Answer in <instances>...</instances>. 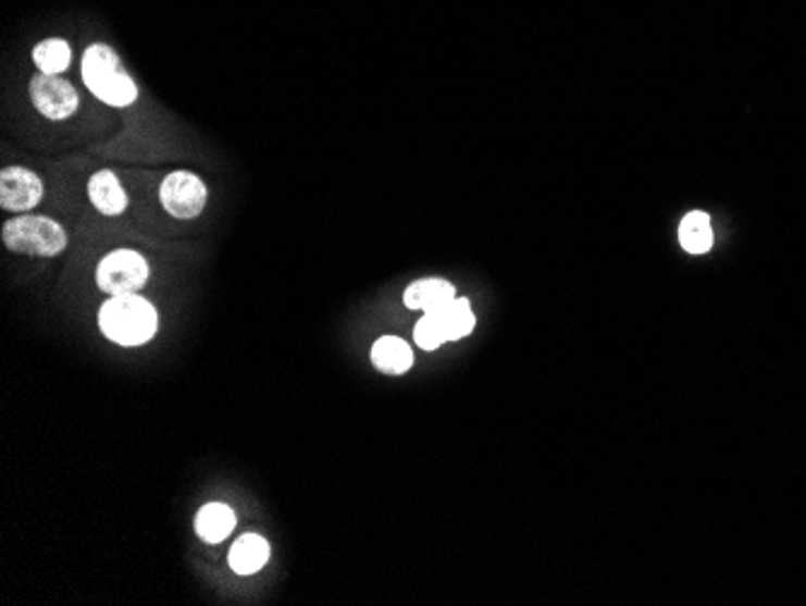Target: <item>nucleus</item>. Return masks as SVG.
I'll list each match as a JSON object with an SVG mask.
<instances>
[{"instance_id":"0eeeda50","label":"nucleus","mask_w":806,"mask_h":606,"mask_svg":"<svg viewBox=\"0 0 806 606\" xmlns=\"http://www.w3.org/2000/svg\"><path fill=\"white\" fill-rule=\"evenodd\" d=\"M44 198V182L37 172L27 168H5L0 172V206L8 213H32Z\"/></svg>"},{"instance_id":"ddd939ff","label":"nucleus","mask_w":806,"mask_h":606,"mask_svg":"<svg viewBox=\"0 0 806 606\" xmlns=\"http://www.w3.org/2000/svg\"><path fill=\"white\" fill-rule=\"evenodd\" d=\"M437 324L442 329V336L449 344V341H459L471 336L473 329H476V314L471 310V302L467 297H455V300L447 302L439 310H433Z\"/></svg>"},{"instance_id":"f257e3e1","label":"nucleus","mask_w":806,"mask_h":606,"mask_svg":"<svg viewBox=\"0 0 806 606\" xmlns=\"http://www.w3.org/2000/svg\"><path fill=\"white\" fill-rule=\"evenodd\" d=\"M80 75L87 90H90L99 102L114 109H126L131 104H136L138 85L124 69V61H121L112 44L107 41L87 44L80 59Z\"/></svg>"},{"instance_id":"1a4fd4ad","label":"nucleus","mask_w":806,"mask_h":606,"mask_svg":"<svg viewBox=\"0 0 806 606\" xmlns=\"http://www.w3.org/2000/svg\"><path fill=\"white\" fill-rule=\"evenodd\" d=\"M457 297V288L445 279H421L404 293V305L413 312H433Z\"/></svg>"},{"instance_id":"f03ea898","label":"nucleus","mask_w":806,"mask_h":606,"mask_svg":"<svg viewBox=\"0 0 806 606\" xmlns=\"http://www.w3.org/2000/svg\"><path fill=\"white\" fill-rule=\"evenodd\" d=\"M158 310L138 293L112 295L99 307V329L112 344L134 348L158 334Z\"/></svg>"},{"instance_id":"423d86ee","label":"nucleus","mask_w":806,"mask_h":606,"mask_svg":"<svg viewBox=\"0 0 806 606\" xmlns=\"http://www.w3.org/2000/svg\"><path fill=\"white\" fill-rule=\"evenodd\" d=\"M29 99L37 112L49 121H65L80 109V95L63 75L37 73L29 81Z\"/></svg>"},{"instance_id":"39448f33","label":"nucleus","mask_w":806,"mask_h":606,"mask_svg":"<svg viewBox=\"0 0 806 606\" xmlns=\"http://www.w3.org/2000/svg\"><path fill=\"white\" fill-rule=\"evenodd\" d=\"M160 203L176 220H196L208 206V186L196 172L174 170L160 184Z\"/></svg>"},{"instance_id":"4468645a","label":"nucleus","mask_w":806,"mask_h":606,"mask_svg":"<svg viewBox=\"0 0 806 606\" xmlns=\"http://www.w3.org/2000/svg\"><path fill=\"white\" fill-rule=\"evenodd\" d=\"M32 63L39 73L63 75L73 65V44L63 37H47L32 49Z\"/></svg>"},{"instance_id":"20e7f679","label":"nucleus","mask_w":806,"mask_h":606,"mask_svg":"<svg viewBox=\"0 0 806 606\" xmlns=\"http://www.w3.org/2000/svg\"><path fill=\"white\" fill-rule=\"evenodd\" d=\"M95 281L109 297L138 293L150 281V263L136 249H114L97 263Z\"/></svg>"},{"instance_id":"9b49d317","label":"nucleus","mask_w":806,"mask_h":606,"mask_svg":"<svg viewBox=\"0 0 806 606\" xmlns=\"http://www.w3.org/2000/svg\"><path fill=\"white\" fill-rule=\"evenodd\" d=\"M237 517L235 510L230 508L225 503H208L196 515V534L203 539L206 544H220L235 532Z\"/></svg>"},{"instance_id":"7ed1b4c3","label":"nucleus","mask_w":806,"mask_h":606,"mask_svg":"<svg viewBox=\"0 0 806 606\" xmlns=\"http://www.w3.org/2000/svg\"><path fill=\"white\" fill-rule=\"evenodd\" d=\"M3 245L13 255L25 257H59L69 247V233L65 227L49 215H15L3 223Z\"/></svg>"},{"instance_id":"dca6fc26","label":"nucleus","mask_w":806,"mask_h":606,"mask_svg":"<svg viewBox=\"0 0 806 606\" xmlns=\"http://www.w3.org/2000/svg\"><path fill=\"white\" fill-rule=\"evenodd\" d=\"M413 338H416V344L421 346L423 350H437L439 346L447 344L445 336H442V329H439V324H437V319H435L433 312H425L421 317V322L416 324Z\"/></svg>"},{"instance_id":"f8f14e48","label":"nucleus","mask_w":806,"mask_h":606,"mask_svg":"<svg viewBox=\"0 0 806 606\" xmlns=\"http://www.w3.org/2000/svg\"><path fill=\"white\" fill-rule=\"evenodd\" d=\"M372 366L384 374H406L413 368V350L399 336H382L372 346Z\"/></svg>"},{"instance_id":"9d476101","label":"nucleus","mask_w":806,"mask_h":606,"mask_svg":"<svg viewBox=\"0 0 806 606\" xmlns=\"http://www.w3.org/2000/svg\"><path fill=\"white\" fill-rule=\"evenodd\" d=\"M269 558H271V546L266 539L259 534H245L232 544L227 564L232 570L237 572V576H253V572H259L263 566L269 564Z\"/></svg>"},{"instance_id":"2eb2a0df","label":"nucleus","mask_w":806,"mask_h":606,"mask_svg":"<svg viewBox=\"0 0 806 606\" xmlns=\"http://www.w3.org/2000/svg\"><path fill=\"white\" fill-rule=\"evenodd\" d=\"M679 242L689 255H705V251H710L715 245L710 215L703 211H691L689 215H683L679 225Z\"/></svg>"},{"instance_id":"6e6552de","label":"nucleus","mask_w":806,"mask_h":606,"mask_svg":"<svg viewBox=\"0 0 806 606\" xmlns=\"http://www.w3.org/2000/svg\"><path fill=\"white\" fill-rule=\"evenodd\" d=\"M87 198L107 218L124 215L128 208V194L112 170H99L90 176V182H87Z\"/></svg>"}]
</instances>
